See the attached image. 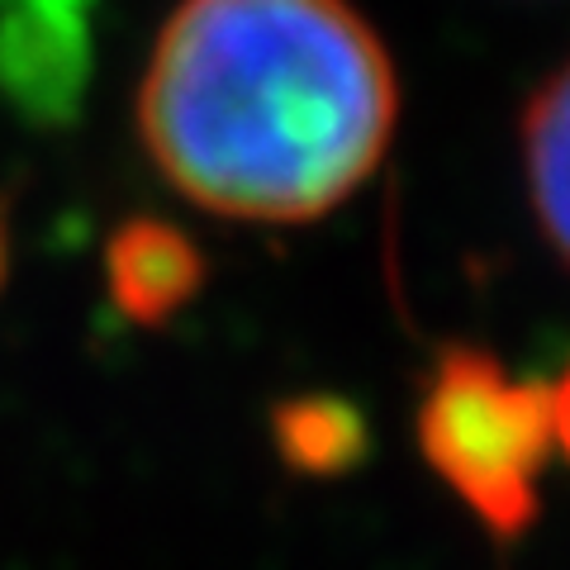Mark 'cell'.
Returning <instances> with one entry per match:
<instances>
[{
  "label": "cell",
  "instance_id": "6da1fadb",
  "mask_svg": "<svg viewBox=\"0 0 570 570\" xmlns=\"http://www.w3.org/2000/svg\"><path fill=\"white\" fill-rule=\"evenodd\" d=\"M153 167L224 219L309 224L400 124L390 48L352 0H181L134 100Z\"/></svg>",
  "mask_w": 570,
  "mask_h": 570
},
{
  "label": "cell",
  "instance_id": "7a4b0ae2",
  "mask_svg": "<svg viewBox=\"0 0 570 570\" xmlns=\"http://www.w3.org/2000/svg\"><path fill=\"white\" fill-rule=\"evenodd\" d=\"M419 452L494 538H519L551 452L547 385L509 376L485 347H442L419 400Z\"/></svg>",
  "mask_w": 570,
  "mask_h": 570
},
{
  "label": "cell",
  "instance_id": "3957f363",
  "mask_svg": "<svg viewBox=\"0 0 570 570\" xmlns=\"http://www.w3.org/2000/svg\"><path fill=\"white\" fill-rule=\"evenodd\" d=\"M96 71L91 20L0 6V100L29 129H67L81 119Z\"/></svg>",
  "mask_w": 570,
  "mask_h": 570
},
{
  "label": "cell",
  "instance_id": "277c9868",
  "mask_svg": "<svg viewBox=\"0 0 570 570\" xmlns=\"http://www.w3.org/2000/svg\"><path fill=\"white\" fill-rule=\"evenodd\" d=\"M205 253L190 234L167 219L134 214L105 243V281L124 318L142 328H163L205 285Z\"/></svg>",
  "mask_w": 570,
  "mask_h": 570
},
{
  "label": "cell",
  "instance_id": "5b68a950",
  "mask_svg": "<svg viewBox=\"0 0 570 570\" xmlns=\"http://www.w3.org/2000/svg\"><path fill=\"white\" fill-rule=\"evenodd\" d=\"M519 153L542 238L570 266V62L528 96L519 119Z\"/></svg>",
  "mask_w": 570,
  "mask_h": 570
},
{
  "label": "cell",
  "instance_id": "8992f818",
  "mask_svg": "<svg viewBox=\"0 0 570 570\" xmlns=\"http://www.w3.org/2000/svg\"><path fill=\"white\" fill-rule=\"evenodd\" d=\"M276 442L291 466L324 475V471H343L352 456H362L366 428L352 404L309 395L276 409Z\"/></svg>",
  "mask_w": 570,
  "mask_h": 570
},
{
  "label": "cell",
  "instance_id": "52a82bcc",
  "mask_svg": "<svg viewBox=\"0 0 570 570\" xmlns=\"http://www.w3.org/2000/svg\"><path fill=\"white\" fill-rule=\"evenodd\" d=\"M547 428H551V448H561L570 461V362L557 376V385H547Z\"/></svg>",
  "mask_w": 570,
  "mask_h": 570
},
{
  "label": "cell",
  "instance_id": "ba28073f",
  "mask_svg": "<svg viewBox=\"0 0 570 570\" xmlns=\"http://www.w3.org/2000/svg\"><path fill=\"white\" fill-rule=\"evenodd\" d=\"M0 6H33V10H52V14H71V20H91L96 0H0Z\"/></svg>",
  "mask_w": 570,
  "mask_h": 570
},
{
  "label": "cell",
  "instance_id": "9c48e42d",
  "mask_svg": "<svg viewBox=\"0 0 570 570\" xmlns=\"http://www.w3.org/2000/svg\"><path fill=\"white\" fill-rule=\"evenodd\" d=\"M6 272H10V205L0 195V285H6Z\"/></svg>",
  "mask_w": 570,
  "mask_h": 570
}]
</instances>
